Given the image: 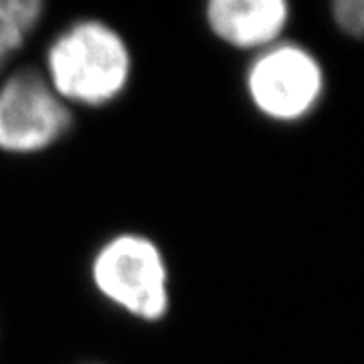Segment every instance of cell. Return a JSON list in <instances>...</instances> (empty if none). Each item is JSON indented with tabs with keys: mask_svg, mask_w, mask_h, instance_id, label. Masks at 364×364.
Returning a JSON list of instances; mask_svg holds the SVG:
<instances>
[{
	"mask_svg": "<svg viewBox=\"0 0 364 364\" xmlns=\"http://www.w3.org/2000/svg\"><path fill=\"white\" fill-rule=\"evenodd\" d=\"M45 9V0H0V71L23 49Z\"/></svg>",
	"mask_w": 364,
	"mask_h": 364,
	"instance_id": "6",
	"label": "cell"
},
{
	"mask_svg": "<svg viewBox=\"0 0 364 364\" xmlns=\"http://www.w3.org/2000/svg\"><path fill=\"white\" fill-rule=\"evenodd\" d=\"M334 23L342 33L350 37H360L364 25V2L363 0H332Z\"/></svg>",
	"mask_w": 364,
	"mask_h": 364,
	"instance_id": "7",
	"label": "cell"
},
{
	"mask_svg": "<svg viewBox=\"0 0 364 364\" xmlns=\"http://www.w3.org/2000/svg\"><path fill=\"white\" fill-rule=\"evenodd\" d=\"M208 28L223 43L261 51L282 41L289 18L287 0H207Z\"/></svg>",
	"mask_w": 364,
	"mask_h": 364,
	"instance_id": "5",
	"label": "cell"
},
{
	"mask_svg": "<svg viewBox=\"0 0 364 364\" xmlns=\"http://www.w3.org/2000/svg\"><path fill=\"white\" fill-rule=\"evenodd\" d=\"M45 65L49 85L67 105L104 107L128 87L132 53L114 26L85 18L53 39Z\"/></svg>",
	"mask_w": 364,
	"mask_h": 364,
	"instance_id": "1",
	"label": "cell"
},
{
	"mask_svg": "<svg viewBox=\"0 0 364 364\" xmlns=\"http://www.w3.org/2000/svg\"><path fill=\"white\" fill-rule=\"evenodd\" d=\"M324 87V69L318 57L291 41H277L257 51L245 73L251 105L265 119L279 124H296L312 116Z\"/></svg>",
	"mask_w": 364,
	"mask_h": 364,
	"instance_id": "3",
	"label": "cell"
},
{
	"mask_svg": "<svg viewBox=\"0 0 364 364\" xmlns=\"http://www.w3.org/2000/svg\"><path fill=\"white\" fill-rule=\"evenodd\" d=\"M97 294L142 322L162 320L170 308V273L162 249L142 233H117L95 251L90 267Z\"/></svg>",
	"mask_w": 364,
	"mask_h": 364,
	"instance_id": "2",
	"label": "cell"
},
{
	"mask_svg": "<svg viewBox=\"0 0 364 364\" xmlns=\"http://www.w3.org/2000/svg\"><path fill=\"white\" fill-rule=\"evenodd\" d=\"M69 105L55 93L45 73L18 69L0 85V150L39 154L71 130Z\"/></svg>",
	"mask_w": 364,
	"mask_h": 364,
	"instance_id": "4",
	"label": "cell"
}]
</instances>
